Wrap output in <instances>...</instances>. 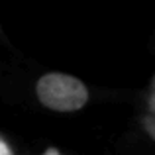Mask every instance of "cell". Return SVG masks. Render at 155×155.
Instances as JSON below:
<instances>
[{
  "mask_svg": "<svg viewBox=\"0 0 155 155\" xmlns=\"http://www.w3.org/2000/svg\"><path fill=\"white\" fill-rule=\"evenodd\" d=\"M38 98L45 108L75 112L88 102V91L81 79L65 73H47L38 81Z\"/></svg>",
  "mask_w": 155,
  "mask_h": 155,
  "instance_id": "6da1fadb",
  "label": "cell"
},
{
  "mask_svg": "<svg viewBox=\"0 0 155 155\" xmlns=\"http://www.w3.org/2000/svg\"><path fill=\"white\" fill-rule=\"evenodd\" d=\"M0 155H12V151H10V147H8V145L4 143L2 140H0Z\"/></svg>",
  "mask_w": 155,
  "mask_h": 155,
  "instance_id": "7a4b0ae2",
  "label": "cell"
},
{
  "mask_svg": "<svg viewBox=\"0 0 155 155\" xmlns=\"http://www.w3.org/2000/svg\"><path fill=\"white\" fill-rule=\"evenodd\" d=\"M43 155H61L59 151H57V149L55 147H49V149H47V151L45 153H43Z\"/></svg>",
  "mask_w": 155,
  "mask_h": 155,
  "instance_id": "3957f363",
  "label": "cell"
}]
</instances>
